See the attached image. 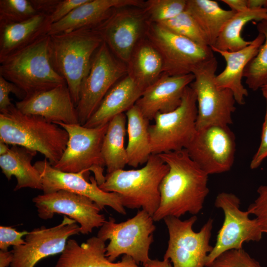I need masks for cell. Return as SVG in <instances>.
<instances>
[{
  "label": "cell",
  "instance_id": "6da1fadb",
  "mask_svg": "<svg viewBox=\"0 0 267 267\" xmlns=\"http://www.w3.org/2000/svg\"><path fill=\"white\" fill-rule=\"evenodd\" d=\"M169 167L160 185V203L154 222L167 217L196 215L202 210L209 192L206 174L189 157L186 150L158 154Z\"/></svg>",
  "mask_w": 267,
  "mask_h": 267
},
{
  "label": "cell",
  "instance_id": "7a4b0ae2",
  "mask_svg": "<svg viewBox=\"0 0 267 267\" xmlns=\"http://www.w3.org/2000/svg\"><path fill=\"white\" fill-rule=\"evenodd\" d=\"M68 134L42 117L25 114L13 105L0 113V141L39 152L54 166L66 149Z\"/></svg>",
  "mask_w": 267,
  "mask_h": 267
},
{
  "label": "cell",
  "instance_id": "3957f363",
  "mask_svg": "<svg viewBox=\"0 0 267 267\" xmlns=\"http://www.w3.org/2000/svg\"><path fill=\"white\" fill-rule=\"evenodd\" d=\"M103 42L96 28L49 36L50 62L55 71L65 81L76 106L92 58Z\"/></svg>",
  "mask_w": 267,
  "mask_h": 267
},
{
  "label": "cell",
  "instance_id": "277c9868",
  "mask_svg": "<svg viewBox=\"0 0 267 267\" xmlns=\"http://www.w3.org/2000/svg\"><path fill=\"white\" fill-rule=\"evenodd\" d=\"M168 171V165L158 155L151 154L140 169L107 174L99 187L105 192L118 193L125 208H141L153 217L160 203V185Z\"/></svg>",
  "mask_w": 267,
  "mask_h": 267
},
{
  "label": "cell",
  "instance_id": "5b68a950",
  "mask_svg": "<svg viewBox=\"0 0 267 267\" xmlns=\"http://www.w3.org/2000/svg\"><path fill=\"white\" fill-rule=\"evenodd\" d=\"M49 40L46 34L0 60V76L26 96L66 84L50 62Z\"/></svg>",
  "mask_w": 267,
  "mask_h": 267
},
{
  "label": "cell",
  "instance_id": "8992f818",
  "mask_svg": "<svg viewBox=\"0 0 267 267\" xmlns=\"http://www.w3.org/2000/svg\"><path fill=\"white\" fill-rule=\"evenodd\" d=\"M154 222L152 216L143 210H138L134 217L120 223L109 217L97 235L105 242L109 240L106 247L107 259L114 262L124 255L132 257L137 264L149 261L150 247L156 229Z\"/></svg>",
  "mask_w": 267,
  "mask_h": 267
},
{
  "label": "cell",
  "instance_id": "52a82bcc",
  "mask_svg": "<svg viewBox=\"0 0 267 267\" xmlns=\"http://www.w3.org/2000/svg\"><path fill=\"white\" fill-rule=\"evenodd\" d=\"M62 127L68 134L66 149L58 161L52 166L62 172H92L98 185L105 180V163L102 155V144L108 123L94 128L80 124L54 123Z\"/></svg>",
  "mask_w": 267,
  "mask_h": 267
},
{
  "label": "cell",
  "instance_id": "ba28073f",
  "mask_svg": "<svg viewBox=\"0 0 267 267\" xmlns=\"http://www.w3.org/2000/svg\"><path fill=\"white\" fill-rule=\"evenodd\" d=\"M197 106L190 86L185 89L181 103L174 110L158 113L148 128L152 154L158 155L185 149L196 132Z\"/></svg>",
  "mask_w": 267,
  "mask_h": 267
},
{
  "label": "cell",
  "instance_id": "9c48e42d",
  "mask_svg": "<svg viewBox=\"0 0 267 267\" xmlns=\"http://www.w3.org/2000/svg\"><path fill=\"white\" fill-rule=\"evenodd\" d=\"M145 38L161 55L164 73L170 76L193 74L215 57L211 47L201 46L158 23L148 22Z\"/></svg>",
  "mask_w": 267,
  "mask_h": 267
},
{
  "label": "cell",
  "instance_id": "30bf717a",
  "mask_svg": "<svg viewBox=\"0 0 267 267\" xmlns=\"http://www.w3.org/2000/svg\"><path fill=\"white\" fill-rule=\"evenodd\" d=\"M217 67L218 61L214 57L193 73L195 78L190 86L196 97V131L232 123V114L235 110L236 102L230 89L217 86L215 80Z\"/></svg>",
  "mask_w": 267,
  "mask_h": 267
},
{
  "label": "cell",
  "instance_id": "8fae6325",
  "mask_svg": "<svg viewBox=\"0 0 267 267\" xmlns=\"http://www.w3.org/2000/svg\"><path fill=\"white\" fill-rule=\"evenodd\" d=\"M196 215L181 220L167 217L169 240L163 259L169 260L173 267H206V260L213 246L210 244L213 220L209 218L198 232L193 229Z\"/></svg>",
  "mask_w": 267,
  "mask_h": 267
},
{
  "label": "cell",
  "instance_id": "7c38bea8",
  "mask_svg": "<svg viewBox=\"0 0 267 267\" xmlns=\"http://www.w3.org/2000/svg\"><path fill=\"white\" fill-rule=\"evenodd\" d=\"M127 74L126 64L118 60L103 42L92 58L76 105L81 125L90 118L111 88Z\"/></svg>",
  "mask_w": 267,
  "mask_h": 267
},
{
  "label": "cell",
  "instance_id": "4fadbf2b",
  "mask_svg": "<svg viewBox=\"0 0 267 267\" xmlns=\"http://www.w3.org/2000/svg\"><path fill=\"white\" fill-rule=\"evenodd\" d=\"M240 204V199L233 193L222 192L217 196L215 206L222 210L224 220L216 243L207 257L206 267L226 251L241 249L244 243L262 239L264 233L257 220L251 219L247 210H241Z\"/></svg>",
  "mask_w": 267,
  "mask_h": 267
},
{
  "label": "cell",
  "instance_id": "5bb4252c",
  "mask_svg": "<svg viewBox=\"0 0 267 267\" xmlns=\"http://www.w3.org/2000/svg\"><path fill=\"white\" fill-rule=\"evenodd\" d=\"M190 158L208 176L232 168L236 151L235 137L228 126H211L196 131L185 148Z\"/></svg>",
  "mask_w": 267,
  "mask_h": 267
},
{
  "label": "cell",
  "instance_id": "9a60e30c",
  "mask_svg": "<svg viewBox=\"0 0 267 267\" xmlns=\"http://www.w3.org/2000/svg\"><path fill=\"white\" fill-rule=\"evenodd\" d=\"M148 22L143 8L126 6L115 9L96 28L112 54L127 65L135 46L145 37Z\"/></svg>",
  "mask_w": 267,
  "mask_h": 267
},
{
  "label": "cell",
  "instance_id": "2e32d148",
  "mask_svg": "<svg viewBox=\"0 0 267 267\" xmlns=\"http://www.w3.org/2000/svg\"><path fill=\"white\" fill-rule=\"evenodd\" d=\"M34 166L40 173L44 193L66 190L90 199L101 210L108 206L119 214H126L120 195L102 190L94 177H90L88 181L85 177L88 172H62L54 168L46 159L37 161Z\"/></svg>",
  "mask_w": 267,
  "mask_h": 267
},
{
  "label": "cell",
  "instance_id": "e0dca14e",
  "mask_svg": "<svg viewBox=\"0 0 267 267\" xmlns=\"http://www.w3.org/2000/svg\"><path fill=\"white\" fill-rule=\"evenodd\" d=\"M40 218L48 220L63 214L78 222L80 233L88 234L105 222L97 205L90 199L66 190L43 193L33 199Z\"/></svg>",
  "mask_w": 267,
  "mask_h": 267
},
{
  "label": "cell",
  "instance_id": "ac0fdd59",
  "mask_svg": "<svg viewBox=\"0 0 267 267\" xmlns=\"http://www.w3.org/2000/svg\"><path fill=\"white\" fill-rule=\"evenodd\" d=\"M80 233L79 225L64 216L59 224L52 227L33 229L25 235V243L13 247L11 267H34L42 259L62 253L69 237Z\"/></svg>",
  "mask_w": 267,
  "mask_h": 267
},
{
  "label": "cell",
  "instance_id": "d6986e66",
  "mask_svg": "<svg viewBox=\"0 0 267 267\" xmlns=\"http://www.w3.org/2000/svg\"><path fill=\"white\" fill-rule=\"evenodd\" d=\"M15 105L24 114L39 116L52 123L80 124L76 106L66 84L26 96Z\"/></svg>",
  "mask_w": 267,
  "mask_h": 267
},
{
  "label": "cell",
  "instance_id": "ffe728a7",
  "mask_svg": "<svg viewBox=\"0 0 267 267\" xmlns=\"http://www.w3.org/2000/svg\"><path fill=\"white\" fill-rule=\"evenodd\" d=\"M194 78L193 74L170 76L164 73L144 90L135 105L149 121L158 113L172 111L180 105L185 89Z\"/></svg>",
  "mask_w": 267,
  "mask_h": 267
},
{
  "label": "cell",
  "instance_id": "44dd1931",
  "mask_svg": "<svg viewBox=\"0 0 267 267\" xmlns=\"http://www.w3.org/2000/svg\"><path fill=\"white\" fill-rule=\"evenodd\" d=\"M141 0H88L58 22L51 24L47 35H53L84 28H95L104 22L117 8H143Z\"/></svg>",
  "mask_w": 267,
  "mask_h": 267
},
{
  "label": "cell",
  "instance_id": "7402d4cb",
  "mask_svg": "<svg viewBox=\"0 0 267 267\" xmlns=\"http://www.w3.org/2000/svg\"><path fill=\"white\" fill-rule=\"evenodd\" d=\"M105 242L92 236L79 244L69 239L55 267H140L131 257L124 255L121 260L114 263L106 257Z\"/></svg>",
  "mask_w": 267,
  "mask_h": 267
},
{
  "label": "cell",
  "instance_id": "603a6c76",
  "mask_svg": "<svg viewBox=\"0 0 267 267\" xmlns=\"http://www.w3.org/2000/svg\"><path fill=\"white\" fill-rule=\"evenodd\" d=\"M265 40L264 35L259 33L249 45L241 49L229 51L211 48L213 52L223 57L226 62L224 70L216 76L217 86L230 89L236 102L240 105L245 104V97L248 95V90L242 83L245 68L257 55Z\"/></svg>",
  "mask_w": 267,
  "mask_h": 267
},
{
  "label": "cell",
  "instance_id": "cb8c5ba5",
  "mask_svg": "<svg viewBox=\"0 0 267 267\" xmlns=\"http://www.w3.org/2000/svg\"><path fill=\"white\" fill-rule=\"evenodd\" d=\"M143 91L127 74L111 88L83 126L94 128L108 123L115 116L126 113L134 105Z\"/></svg>",
  "mask_w": 267,
  "mask_h": 267
},
{
  "label": "cell",
  "instance_id": "d4e9b609",
  "mask_svg": "<svg viewBox=\"0 0 267 267\" xmlns=\"http://www.w3.org/2000/svg\"><path fill=\"white\" fill-rule=\"evenodd\" d=\"M49 16L39 13L24 21L0 23V60L47 34Z\"/></svg>",
  "mask_w": 267,
  "mask_h": 267
},
{
  "label": "cell",
  "instance_id": "484cf974",
  "mask_svg": "<svg viewBox=\"0 0 267 267\" xmlns=\"http://www.w3.org/2000/svg\"><path fill=\"white\" fill-rule=\"evenodd\" d=\"M37 152L24 147L12 145L8 151L0 156L2 173L9 180L12 176L17 181L14 191L24 188L43 190L40 172L32 164Z\"/></svg>",
  "mask_w": 267,
  "mask_h": 267
},
{
  "label": "cell",
  "instance_id": "4316f807",
  "mask_svg": "<svg viewBox=\"0 0 267 267\" xmlns=\"http://www.w3.org/2000/svg\"><path fill=\"white\" fill-rule=\"evenodd\" d=\"M126 65L127 75L143 91L164 73L162 57L145 37L137 43Z\"/></svg>",
  "mask_w": 267,
  "mask_h": 267
},
{
  "label": "cell",
  "instance_id": "83f0119b",
  "mask_svg": "<svg viewBox=\"0 0 267 267\" xmlns=\"http://www.w3.org/2000/svg\"><path fill=\"white\" fill-rule=\"evenodd\" d=\"M128 142L126 147L128 165L136 168L146 164L152 154L148 131L149 120L134 105L126 113Z\"/></svg>",
  "mask_w": 267,
  "mask_h": 267
},
{
  "label": "cell",
  "instance_id": "f1b7e54d",
  "mask_svg": "<svg viewBox=\"0 0 267 267\" xmlns=\"http://www.w3.org/2000/svg\"><path fill=\"white\" fill-rule=\"evenodd\" d=\"M185 10L203 31L210 47L215 44L224 25L236 13L222 8L212 0H186Z\"/></svg>",
  "mask_w": 267,
  "mask_h": 267
},
{
  "label": "cell",
  "instance_id": "f546056e",
  "mask_svg": "<svg viewBox=\"0 0 267 267\" xmlns=\"http://www.w3.org/2000/svg\"><path fill=\"white\" fill-rule=\"evenodd\" d=\"M125 113L115 116L108 123L102 144V155L107 174L124 169L128 165L125 137L127 132Z\"/></svg>",
  "mask_w": 267,
  "mask_h": 267
},
{
  "label": "cell",
  "instance_id": "4dcf8cb0",
  "mask_svg": "<svg viewBox=\"0 0 267 267\" xmlns=\"http://www.w3.org/2000/svg\"><path fill=\"white\" fill-rule=\"evenodd\" d=\"M267 20V8L248 9L236 13L226 23L212 49L234 51L241 49L251 43L241 36L244 27L252 21Z\"/></svg>",
  "mask_w": 267,
  "mask_h": 267
},
{
  "label": "cell",
  "instance_id": "1f68e13d",
  "mask_svg": "<svg viewBox=\"0 0 267 267\" xmlns=\"http://www.w3.org/2000/svg\"><path fill=\"white\" fill-rule=\"evenodd\" d=\"M256 27L258 32L264 35L265 40L243 73L246 84L253 91L261 89L267 84V20L258 22Z\"/></svg>",
  "mask_w": 267,
  "mask_h": 267
},
{
  "label": "cell",
  "instance_id": "d6a6232c",
  "mask_svg": "<svg viewBox=\"0 0 267 267\" xmlns=\"http://www.w3.org/2000/svg\"><path fill=\"white\" fill-rule=\"evenodd\" d=\"M158 24L201 46L210 47L205 34L193 17L186 10L174 18Z\"/></svg>",
  "mask_w": 267,
  "mask_h": 267
},
{
  "label": "cell",
  "instance_id": "836d02e7",
  "mask_svg": "<svg viewBox=\"0 0 267 267\" xmlns=\"http://www.w3.org/2000/svg\"><path fill=\"white\" fill-rule=\"evenodd\" d=\"M186 6V0H148L143 8L149 22L161 23L181 13Z\"/></svg>",
  "mask_w": 267,
  "mask_h": 267
},
{
  "label": "cell",
  "instance_id": "e575fe53",
  "mask_svg": "<svg viewBox=\"0 0 267 267\" xmlns=\"http://www.w3.org/2000/svg\"><path fill=\"white\" fill-rule=\"evenodd\" d=\"M38 13L31 0H0V23L21 22Z\"/></svg>",
  "mask_w": 267,
  "mask_h": 267
},
{
  "label": "cell",
  "instance_id": "d590c367",
  "mask_svg": "<svg viewBox=\"0 0 267 267\" xmlns=\"http://www.w3.org/2000/svg\"><path fill=\"white\" fill-rule=\"evenodd\" d=\"M208 267H262L244 249H233L219 255Z\"/></svg>",
  "mask_w": 267,
  "mask_h": 267
},
{
  "label": "cell",
  "instance_id": "8d00e7d4",
  "mask_svg": "<svg viewBox=\"0 0 267 267\" xmlns=\"http://www.w3.org/2000/svg\"><path fill=\"white\" fill-rule=\"evenodd\" d=\"M257 193V198L247 210L256 217L262 231L267 234V184L260 186Z\"/></svg>",
  "mask_w": 267,
  "mask_h": 267
},
{
  "label": "cell",
  "instance_id": "74e56055",
  "mask_svg": "<svg viewBox=\"0 0 267 267\" xmlns=\"http://www.w3.org/2000/svg\"><path fill=\"white\" fill-rule=\"evenodd\" d=\"M261 89L266 100V111L262 127L260 144L250 164V167L252 170L258 168L267 158V87L264 86Z\"/></svg>",
  "mask_w": 267,
  "mask_h": 267
},
{
  "label": "cell",
  "instance_id": "f35d334b",
  "mask_svg": "<svg viewBox=\"0 0 267 267\" xmlns=\"http://www.w3.org/2000/svg\"><path fill=\"white\" fill-rule=\"evenodd\" d=\"M10 92L21 100L26 97L24 92L18 87L0 76V112L7 111L13 105L9 96Z\"/></svg>",
  "mask_w": 267,
  "mask_h": 267
},
{
  "label": "cell",
  "instance_id": "ab89813d",
  "mask_svg": "<svg viewBox=\"0 0 267 267\" xmlns=\"http://www.w3.org/2000/svg\"><path fill=\"white\" fill-rule=\"evenodd\" d=\"M27 231H18L11 226H0V249L8 251V247L19 246L25 243L22 237L26 235Z\"/></svg>",
  "mask_w": 267,
  "mask_h": 267
},
{
  "label": "cell",
  "instance_id": "60d3db41",
  "mask_svg": "<svg viewBox=\"0 0 267 267\" xmlns=\"http://www.w3.org/2000/svg\"><path fill=\"white\" fill-rule=\"evenodd\" d=\"M88 0H60L54 11L49 16L51 24L59 21L73 10Z\"/></svg>",
  "mask_w": 267,
  "mask_h": 267
},
{
  "label": "cell",
  "instance_id": "b9f144b4",
  "mask_svg": "<svg viewBox=\"0 0 267 267\" xmlns=\"http://www.w3.org/2000/svg\"><path fill=\"white\" fill-rule=\"evenodd\" d=\"M38 13L50 16L54 11L60 0H31Z\"/></svg>",
  "mask_w": 267,
  "mask_h": 267
},
{
  "label": "cell",
  "instance_id": "7bdbcfd3",
  "mask_svg": "<svg viewBox=\"0 0 267 267\" xmlns=\"http://www.w3.org/2000/svg\"><path fill=\"white\" fill-rule=\"evenodd\" d=\"M222 1L227 4L230 10L240 12L248 9L247 0H222Z\"/></svg>",
  "mask_w": 267,
  "mask_h": 267
},
{
  "label": "cell",
  "instance_id": "ee69618b",
  "mask_svg": "<svg viewBox=\"0 0 267 267\" xmlns=\"http://www.w3.org/2000/svg\"><path fill=\"white\" fill-rule=\"evenodd\" d=\"M143 267H173L169 260L150 259L147 262L142 264Z\"/></svg>",
  "mask_w": 267,
  "mask_h": 267
},
{
  "label": "cell",
  "instance_id": "f6af8a7d",
  "mask_svg": "<svg viewBox=\"0 0 267 267\" xmlns=\"http://www.w3.org/2000/svg\"><path fill=\"white\" fill-rule=\"evenodd\" d=\"M13 256L11 251H0V267H8L13 261Z\"/></svg>",
  "mask_w": 267,
  "mask_h": 267
},
{
  "label": "cell",
  "instance_id": "bcb514c9",
  "mask_svg": "<svg viewBox=\"0 0 267 267\" xmlns=\"http://www.w3.org/2000/svg\"><path fill=\"white\" fill-rule=\"evenodd\" d=\"M247 4L250 9L267 8V0H247Z\"/></svg>",
  "mask_w": 267,
  "mask_h": 267
},
{
  "label": "cell",
  "instance_id": "7dc6e473",
  "mask_svg": "<svg viewBox=\"0 0 267 267\" xmlns=\"http://www.w3.org/2000/svg\"><path fill=\"white\" fill-rule=\"evenodd\" d=\"M9 149L8 144L0 141V156L6 154Z\"/></svg>",
  "mask_w": 267,
  "mask_h": 267
},
{
  "label": "cell",
  "instance_id": "c3c4849f",
  "mask_svg": "<svg viewBox=\"0 0 267 267\" xmlns=\"http://www.w3.org/2000/svg\"><path fill=\"white\" fill-rule=\"evenodd\" d=\"M264 86H267V84L266 85H265Z\"/></svg>",
  "mask_w": 267,
  "mask_h": 267
}]
</instances>
